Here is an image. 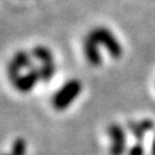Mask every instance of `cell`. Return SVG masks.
Returning <instances> with one entry per match:
<instances>
[{"mask_svg":"<svg viewBox=\"0 0 155 155\" xmlns=\"http://www.w3.org/2000/svg\"><path fill=\"white\" fill-rule=\"evenodd\" d=\"M80 91H82V84H80L79 80H68L52 97V106L56 110H65L79 97Z\"/></svg>","mask_w":155,"mask_h":155,"instance_id":"cell-1","label":"cell"},{"mask_svg":"<svg viewBox=\"0 0 155 155\" xmlns=\"http://www.w3.org/2000/svg\"><path fill=\"white\" fill-rule=\"evenodd\" d=\"M91 38L95 41L98 45H102L113 59H120L123 56V46L117 41V38L112 34V31L105 27H97L90 33Z\"/></svg>","mask_w":155,"mask_h":155,"instance_id":"cell-2","label":"cell"},{"mask_svg":"<svg viewBox=\"0 0 155 155\" xmlns=\"http://www.w3.org/2000/svg\"><path fill=\"white\" fill-rule=\"evenodd\" d=\"M107 135L112 139L110 144V155H124L127 150V136L125 131L118 124H112L107 127Z\"/></svg>","mask_w":155,"mask_h":155,"instance_id":"cell-3","label":"cell"},{"mask_svg":"<svg viewBox=\"0 0 155 155\" xmlns=\"http://www.w3.org/2000/svg\"><path fill=\"white\" fill-rule=\"evenodd\" d=\"M38 80H41L40 70L33 68V70H30L27 74L19 76L12 84H14V87L18 91H21V93H29V91H31L33 88H34V86L37 84Z\"/></svg>","mask_w":155,"mask_h":155,"instance_id":"cell-4","label":"cell"},{"mask_svg":"<svg viewBox=\"0 0 155 155\" xmlns=\"http://www.w3.org/2000/svg\"><path fill=\"white\" fill-rule=\"evenodd\" d=\"M83 51H84V56L87 59V61L94 67H98L102 63V57L99 53V45L88 35L86 37L84 44H83Z\"/></svg>","mask_w":155,"mask_h":155,"instance_id":"cell-5","label":"cell"},{"mask_svg":"<svg viewBox=\"0 0 155 155\" xmlns=\"http://www.w3.org/2000/svg\"><path fill=\"white\" fill-rule=\"evenodd\" d=\"M128 127L132 134L135 135V137H136L137 140H140L144 136L146 132L151 131V129L154 128V123L151 120H142V121H139V123H129Z\"/></svg>","mask_w":155,"mask_h":155,"instance_id":"cell-6","label":"cell"},{"mask_svg":"<svg viewBox=\"0 0 155 155\" xmlns=\"http://www.w3.org/2000/svg\"><path fill=\"white\" fill-rule=\"evenodd\" d=\"M33 56L37 60H40L42 64H48V63H53V54L45 46H35L33 49Z\"/></svg>","mask_w":155,"mask_h":155,"instance_id":"cell-7","label":"cell"},{"mask_svg":"<svg viewBox=\"0 0 155 155\" xmlns=\"http://www.w3.org/2000/svg\"><path fill=\"white\" fill-rule=\"evenodd\" d=\"M11 64L15 65L19 70H23V68H27L30 64H31V60H30V54L25 51H21L14 56V59L11 60Z\"/></svg>","mask_w":155,"mask_h":155,"instance_id":"cell-8","label":"cell"},{"mask_svg":"<svg viewBox=\"0 0 155 155\" xmlns=\"http://www.w3.org/2000/svg\"><path fill=\"white\" fill-rule=\"evenodd\" d=\"M54 63H48V64H42L40 68V75H41V80L44 82H49L52 79V76L54 75Z\"/></svg>","mask_w":155,"mask_h":155,"instance_id":"cell-9","label":"cell"},{"mask_svg":"<svg viewBox=\"0 0 155 155\" xmlns=\"http://www.w3.org/2000/svg\"><path fill=\"white\" fill-rule=\"evenodd\" d=\"M26 153V143L23 139H16L12 144L10 155H25Z\"/></svg>","mask_w":155,"mask_h":155,"instance_id":"cell-10","label":"cell"},{"mask_svg":"<svg viewBox=\"0 0 155 155\" xmlns=\"http://www.w3.org/2000/svg\"><path fill=\"white\" fill-rule=\"evenodd\" d=\"M128 155H144V147L140 143L134 144L128 151Z\"/></svg>","mask_w":155,"mask_h":155,"instance_id":"cell-11","label":"cell"},{"mask_svg":"<svg viewBox=\"0 0 155 155\" xmlns=\"http://www.w3.org/2000/svg\"><path fill=\"white\" fill-rule=\"evenodd\" d=\"M151 155H155V137H154L153 146H151Z\"/></svg>","mask_w":155,"mask_h":155,"instance_id":"cell-12","label":"cell"}]
</instances>
